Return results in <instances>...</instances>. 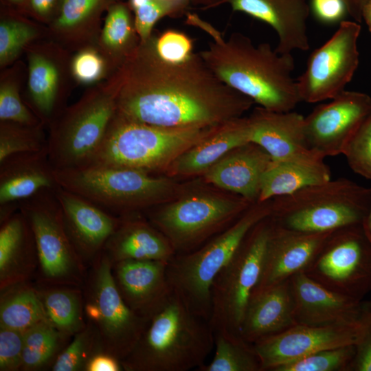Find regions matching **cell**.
<instances>
[{"mask_svg":"<svg viewBox=\"0 0 371 371\" xmlns=\"http://www.w3.org/2000/svg\"><path fill=\"white\" fill-rule=\"evenodd\" d=\"M272 225L271 216L258 223L214 278L210 319L214 333L239 335L247 305L260 278Z\"/></svg>","mask_w":371,"mask_h":371,"instance_id":"cell-11","label":"cell"},{"mask_svg":"<svg viewBox=\"0 0 371 371\" xmlns=\"http://www.w3.org/2000/svg\"><path fill=\"white\" fill-rule=\"evenodd\" d=\"M82 292L85 318L96 329L101 351L122 361L149 320L126 304L116 286L112 263L103 252L88 267Z\"/></svg>","mask_w":371,"mask_h":371,"instance_id":"cell-10","label":"cell"},{"mask_svg":"<svg viewBox=\"0 0 371 371\" xmlns=\"http://www.w3.org/2000/svg\"><path fill=\"white\" fill-rule=\"evenodd\" d=\"M297 325L289 280L252 295L239 335L246 342H256Z\"/></svg>","mask_w":371,"mask_h":371,"instance_id":"cell-29","label":"cell"},{"mask_svg":"<svg viewBox=\"0 0 371 371\" xmlns=\"http://www.w3.org/2000/svg\"><path fill=\"white\" fill-rule=\"evenodd\" d=\"M371 190V188H370ZM362 227L363 230L371 242V201L368 213L363 221Z\"/></svg>","mask_w":371,"mask_h":371,"instance_id":"cell-54","label":"cell"},{"mask_svg":"<svg viewBox=\"0 0 371 371\" xmlns=\"http://www.w3.org/2000/svg\"><path fill=\"white\" fill-rule=\"evenodd\" d=\"M222 4L269 25L278 35L275 49L278 54L309 49L307 19L311 10L306 0H218L215 7Z\"/></svg>","mask_w":371,"mask_h":371,"instance_id":"cell-24","label":"cell"},{"mask_svg":"<svg viewBox=\"0 0 371 371\" xmlns=\"http://www.w3.org/2000/svg\"><path fill=\"white\" fill-rule=\"evenodd\" d=\"M19 209L32 229L38 254L36 282L82 288L88 267L66 232L55 190L21 202Z\"/></svg>","mask_w":371,"mask_h":371,"instance_id":"cell-12","label":"cell"},{"mask_svg":"<svg viewBox=\"0 0 371 371\" xmlns=\"http://www.w3.org/2000/svg\"><path fill=\"white\" fill-rule=\"evenodd\" d=\"M140 44L134 16L128 3L117 1L106 10L98 45L119 69Z\"/></svg>","mask_w":371,"mask_h":371,"instance_id":"cell-33","label":"cell"},{"mask_svg":"<svg viewBox=\"0 0 371 371\" xmlns=\"http://www.w3.org/2000/svg\"><path fill=\"white\" fill-rule=\"evenodd\" d=\"M55 194L69 239L89 267L102 252L107 240L117 227L120 216L60 186L55 190Z\"/></svg>","mask_w":371,"mask_h":371,"instance_id":"cell-19","label":"cell"},{"mask_svg":"<svg viewBox=\"0 0 371 371\" xmlns=\"http://www.w3.org/2000/svg\"><path fill=\"white\" fill-rule=\"evenodd\" d=\"M271 201L270 216L278 225L304 232H328L362 224L371 190L346 178L330 179Z\"/></svg>","mask_w":371,"mask_h":371,"instance_id":"cell-8","label":"cell"},{"mask_svg":"<svg viewBox=\"0 0 371 371\" xmlns=\"http://www.w3.org/2000/svg\"><path fill=\"white\" fill-rule=\"evenodd\" d=\"M196 3H202V8L208 9L215 8V5L218 0H191Z\"/></svg>","mask_w":371,"mask_h":371,"instance_id":"cell-55","label":"cell"},{"mask_svg":"<svg viewBox=\"0 0 371 371\" xmlns=\"http://www.w3.org/2000/svg\"><path fill=\"white\" fill-rule=\"evenodd\" d=\"M7 4L14 7L18 12L21 13H25L26 10V6L27 3V0H4Z\"/></svg>","mask_w":371,"mask_h":371,"instance_id":"cell-53","label":"cell"},{"mask_svg":"<svg viewBox=\"0 0 371 371\" xmlns=\"http://www.w3.org/2000/svg\"><path fill=\"white\" fill-rule=\"evenodd\" d=\"M155 49L163 60L173 63H182L192 55V41L184 33L168 30L161 35L154 36Z\"/></svg>","mask_w":371,"mask_h":371,"instance_id":"cell-45","label":"cell"},{"mask_svg":"<svg viewBox=\"0 0 371 371\" xmlns=\"http://www.w3.org/2000/svg\"><path fill=\"white\" fill-rule=\"evenodd\" d=\"M319 157L273 161L265 172L258 202L291 194L331 179L330 168Z\"/></svg>","mask_w":371,"mask_h":371,"instance_id":"cell-31","label":"cell"},{"mask_svg":"<svg viewBox=\"0 0 371 371\" xmlns=\"http://www.w3.org/2000/svg\"><path fill=\"white\" fill-rule=\"evenodd\" d=\"M271 213V200L253 203L232 224L201 246L176 254L168 262L167 278L171 290L192 311L210 321L214 278L251 229Z\"/></svg>","mask_w":371,"mask_h":371,"instance_id":"cell-6","label":"cell"},{"mask_svg":"<svg viewBox=\"0 0 371 371\" xmlns=\"http://www.w3.org/2000/svg\"><path fill=\"white\" fill-rule=\"evenodd\" d=\"M0 75V122L27 125L42 123L23 99L26 66L19 60L1 70ZM43 124V123H42Z\"/></svg>","mask_w":371,"mask_h":371,"instance_id":"cell-36","label":"cell"},{"mask_svg":"<svg viewBox=\"0 0 371 371\" xmlns=\"http://www.w3.org/2000/svg\"><path fill=\"white\" fill-rule=\"evenodd\" d=\"M63 0H27L25 14L46 27L58 16Z\"/></svg>","mask_w":371,"mask_h":371,"instance_id":"cell-49","label":"cell"},{"mask_svg":"<svg viewBox=\"0 0 371 371\" xmlns=\"http://www.w3.org/2000/svg\"><path fill=\"white\" fill-rule=\"evenodd\" d=\"M304 271L334 292L363 300L371 292V242L362 224L333 231Z\"/></svg>","mask_w":371,"mask_h":371,"instance_id":"cell-13","label":"cell"},{"mask_svg":"<svg viewBox=\"0 0 371 371\" xmlns=\"http://www.w3.org/2000/svg\"><path fill=\"white\" fill-rule=\"evenodd\" d=\"M289 280L296 324L324 326L360 322L362 300L324 287L304 271Z\"/></svg>","mask_w":371,"mask_h":371,"instance_id":"cell-20","label":"cell"},{"mask_svg":"<svg viewBox=\"0 0 371 371\" xmlns=\"http://www.w3.org/2000/svg\"><path fill=\"white\" fill-rule=\"evenodd\" d=\"M68 339L49 321L41 322L24 331L21 370L36 371L52 366L66 346Z\"/></svg>","mask_w":371,"mask_h":371,"instance_id":"cell-37","label":"cell"},{"mask_svg":"<svg viewBox=\"0 0 371 371\" xmlns=\"http://www.w3.org/2000/svg\"><path fill=\"white\" fill-rule=\"evenodd\" d=\"M117 70L98 43L72 53L71 73L76 85L87 88L95 86L111 78Z\"/></svg>","mask_w":371,"mask_h":371,"instance_id":"cell-40","label":"cell"},{"mask_svg":"<svg viewBox=\"0 0 371 371\" xmlns=\"http://www.w3.org/2000/svg\"><path fill=\"white\" fill-rule=\"evenodd\" d=\"M216 126H158L128 119L116 111L100 146L85 165L164 175L180 155L209 135Z\"/></svg>","mask_w":371,"mask_h":371,"instance_id":"cell-4","label":"cell"},{"mask_svg":"<svg viewBox=\"0 0 371 371\" xmlns=\"http://www.w3.org/2000/svg\"><path fill=\"white\" fill-rule=\"evenodd\" d=\"M58 185L122 216L143 213L177 196L185 185L141 170L85 165L55 170Z\"/></svg>","mask_w":371,"mask_h":371,"instance_id":"cell-5","label":"cell"},{"mask_svg":"<svg viewBox=\"0 0 371 371\" xmlns=\"http://www.w3.org/2000/svg\"><path fill=\"white\" fill-rule=\"evenodd\" d=\"M102 252L112 265L127 260L168 262L176 254L169 240L143 213L120 216Z\"/></svg>","mask_w":371,"mask_h":371,"instance_id":"cell-26","label":"cell"},{"mask_svg":"<svg viewBox=\"0 0 371 371\" xmlns=\"http://www.w3.org/2000/svg\"><path fill=\"white\" fill-rule=\"evenodd\" d=\"M360 319L362 330L350 371H371V300H362Z\"/></svg>","mask_w":371,"mask_h":371,"instance_id":"cell-47","label":"cell"},{"mask_svg":"<svg viewBox=\"0 0 371 371\" xmlns=\"http://www.w3.org/2000/svg\"><path fill=\"white\" fill-rule=\"evenodd\" d=\"M361 330V319L357 323L324 326L297 324L253 346L261 371H273L280 366L322 350L355 346Z\"/></svg>","mask_w":371,"mask_h":371,"instance_id":"cell-17","label":"cell"},{"mask_svg":"<svg viewBox=\"0 0 371 371\" xmlns=\"http://www.w3.org/2000/svg\"><path fill=\"white\" fill-rule=\"evenodd\" d=\"M212 35L214 41L199 54L227 86L273 111H291L302 102L291 54H278L267 43L255 45L240 32L227 39L215 31Z\"/></svg>","mask_w":371,"mask_h":371,"instance_id":"cell-2","label":"cell"},{"mask_svg":"<svg viewBox=\"0 0 371 371\" xmlns=\"http://www.w3.org/2000/svg\"><path fill=\"white\" fill-rule=\"evenodd\" d=\"M49 322L70 338L87 324L82 288L34 283Z\"/></svg>","mask_w":371,"mask_h":371,"instance_id":"cell-32","label":"cell"},{"mask_svg":"<svg viewBox=\"0 0 371 371\" xmlns=\"http://www.w3.org/2000/svg\"><path fill=\"white\" fill-rule=\"evenodd\" d=\"M248 118L251 142L262 147L273 161L322 158L308 147L304 117L301 114L292 111H273L259 106Z\"/></svg>","mask_w":371,"mask_h":371,"instance_id":"cell-23","label":"cell"},{"mask_svg":"<svg viewBox=\"0 0 371 371\" xmlns=\"http://www.w3.org/2000/svg\"><path fill=\"white\" fill-rule=\"evenodd\" d=\"M38 269L32 229L18 209L0 221V291L31 281Z\"/></svg>","mask_w":371,"mask_h":371,"instance_id":"cell-27","label":"cell"},{"mask_svg":"<svg viewBox=\"0 0 371 371\" xmlns=\"http://www.w3.org/2000/svg\"><path fill=\"white\" fill-rule=\"evenodd\" d=\"M113 74L87 88L47 128V155L55 170L85 165L100 146L117 111Z\"/></svg>","mask_w":371,"mask_h":371,"instance_id":"cell-9","label":"cell"},{"mask_svg":"<svg viewBox=\"0 0 371 371\" xmlns=\"http://www.w3.org/2000/svg\"><path fill=\"white\" fill-rule=\"evenodd\" d=\"M73 337L55 359L52 371H85L91 357L101 351L96 329L89 321Z\"/></svg>","mask_w":371,"mask_h":371,"instance_id":"cell-41","label":"cell"},{"mask_svg":"<svg viewBox=\"0 0 371 371\" xmlns=\"http://www.w3.org/2000/svg\"><path fill=\"white\" fill-rule=\"evenodd\" d=\"M123 370L119 359L108 353L99 351L88 360L85 371H120Z\"/></svg>","mask_w":371,"mask_h":371,"instance_id":"cell-50","label":"cell"},{"mask_svg":"<svg viewBox=\"0 0 371 371\" xmlns=\"http://www.w3.org/2000/svg\"><path fill=\"white\" fill-rule=\"evenodd\" d=\"M46 128L42 123L0 122V161L13 154L47 150Z\"/></svg>","mask_w":371,"mask_h":371,"instance_id":"cell-39","label":"cell"},{"mask_svg":"<svg viewBox=\"0 0 371 371\" xmlns=\"http://www.w3.org/2000/svg\"><path fill=\"white\" fill-rule=\"evenodd\" d=\"M0 327L25 331L48 321L34 284L19 283L1 291Z\"/></svg>","mask_w":371,"mask_h":371,"instance_id":"cell-34","label":"cell"},{"mask_svg":"<svg viewBox=\"0 0 371 371\" xmlns=\"http://www.w3.org/2000/svg\"><path fill=\"white\" fill-rule=\"evenodd\" d=\"M128 5L134 13L135 27L141 43L153 36L156 23L166 16L182 13L187 5L172 0H128Z\"/></svg>","mask_w":371,"mask_h":371,"instance_id":"cell-43","label":"cell"},{"mask_svg":"<svg viewBox=\"0 0 371 371\" xmlns=\"http://www.w3.org/2000/svg\"><path fill=\"white\" fill-rule=\"evenodd\" d=\"M120 0H63L60 12L48 25L47 37L71 53L97 44L101 16Z\"/></svg>","mask_w":371,"mask_h":371,"instance_id":"cell-30","label":"cell"},{"mask_svg":"<svg viewBox=\"0 0 371 371\" xmlns=\"http://www.w3.org/2000/svg\"><path fill=\"white\" fill-rule=\"evenodd\" d=\"M371 113V98L344 91L328 103L317 105L304 117L308 148L325 158L342 154L348 142Z\"/></svg>","mask_w":371,"mask_h":371,"instance_id":"cell-16","label":"cell"},{"mask_svg":"<svg viewBox=\"0 0 371 371\" xmlns=\"http://www.w3.org/2000/svg\"><path fill=\"white\" fill-rule=\"evenodd\" d=\"M19 14H1L0 20V68L5 69L19 60L34 42L47 37V27Z\"/></svg>","mask_w":371,"mask_h":371,"instance_id":"cell-35","label":"cell"},{"mask_svg":"<svg viewBox=\"0 0 371 371\" xmlns=\"http://www.w3.org/2000/svg\"><path fill=\"white\" fill-rule=\"evenodd\" d=\"M362 19H363L371 32V0H368L362 10Z\"/></svg>","mask_w":371,"mask_h":371,"instance_id":"cell-52","label":"cell"},{"mask_svg":"<svg viewBox=\"0 0 371 371\" xmlns=\"http://www.w3.org/2000/svg\"><path fill=\"white\" fill-rule=\"evenodd\" d=\"M214 335V358L198 371H261L253 344L227 332H215Z\"/></svg>","mask_w":371,"mask_h":371,"instance_id":"cell-38","label":"cell"},{"mask_svg":"<svg viewBox=\"0 0 371 371\" xmlns=\"http://www.w3.org/2000/svg\"><path fill=\"white\" fill-rule=\"evenodd\" d=\"M24 332L0 327V370H21Z\"/></svg>","mask_w":371,"mask_h":371,"instance_id":"cell-46","label":"cell"},{"mask_svg":"<svg viewBox=\"0 0 371 371\" xmlns=\"http://www.w3.org/2000/svg\"><path fill=\"white\" fill-rule=\"evenodd\" d=\"M117 112L148 124L208 127L240 117L254 102L222 82L199 53L173 63L159 56L154 36L115 71Z\"/></svg>","mask_w":371,"mask_h":371,"instance_id":"cell-1","label":"cell"},{"mask_svg":"<svg viewBox=\"0 0 371 371\" xmlns=\"http://www.w3.org/2000/svg\"><path fill=\"white\" fill-rule=\"evenodd\" d=\"M333 232L310 233L295 231L283 227L273 220L262 273L252 295L304 271Z\"/></svg>","mask_w":371,"mask_h":371,"instance_id":"cell-18","label":"cell"},{"mask_svg":"<svg viewBox=\"0 0 371 371\" xmlns=\"http://www.w3.org/2000/svg\"><path fill=\"white\" fill-rule=\"evenodd\" d=\"M355 354V345L322 350L273 371H350Z\"/></svg>","mask_w":371,"mask_h":371,"instance_id":"cell-42","label":"cell"},{"mask_svg":"<svg viewBox=\"0 0 371 371\" xmlns=\"http://www.w3.org/2000/svg\"><path fill=\"white\" fill-rule=\"evenodd\" d=\"M168 262L127 260L112 265L116 286L128 307L149 320L172 290L167 278Z\"/></svg>","mask_w":371,"mask_h":371,"instance_id":"cell-22","label":"cell"},{"mask_svg":"<svg viewBox=\"0 0 371 371\" xmlns=\"http://www.w3.org/2000/svg\"><path fill=\"white\" fill-rule=\"evenodd\" d=\"M214 337L210 321L192 311L172 291L120 363L125 371L198 369L214 348Z\"/></svg>","mask_w":371,"mask_h":371,"instance_id":"cell-3","label":"cell"},{"mask_svg":"<svg viewBox=\"0 0 371 371\" xmlns=\"http://www.w3.org/2000/svg\"><path fill=\"white\" fill-rule=\"evenodd\" d=\"M309 6L314 17L325 25L340 23L349 14L344 0H310Z\"/></svg>","mask_w":371,"mask_h":371,"instance_id":"cell-48","label":"cell"},{"mask_svg":"<svg viewBox=\"0 0 371 371\" xmlns=\"http://www.w3.org/2000/svg\"><path fill=\"white\" fill-rule=\"evenodd\" d=\"M179 3H181L182 4H184L186 5H188V4L190 3V0H172Z\"/></svg>","mask_w":371,"mask_h":371,"instance_id":"cell-56","label":"cell"},{"mask_svg":"<svg viewBox=\"0 0 371 371\" xmlns=\"http://www.w3.org/2000/svg\"><path fill=\"white\" fill-rule=\"evenodd\" d=\"M348 10V14L357 22L362 21V10L368 0H344Z\"/></svg>","mask_w":371,"mask_h":371,"instance_id":"cell-51","label":"cell"},{"mask_svg":"<svg viewBox=\"0 0 371 371\" xmlns=\"http://www.w3.org/2000/svg\"><path fill=\"white\" fill-rule=\"evenodd\" d=\"M26 80L23 99L47 127L67 106L74 86L71 73L72 53L48 37L25 49Z\"/></svg>","mask_w":371,"mask_h":371,"instance_id":"cell-14","label":"cell"},{"mask_svg":"<svg viewBox=\"0 0 371 371\" xmlns=\"http://www.w3.org/2000/svg\"><path fill=\"white\" fill-rule=\"evenodd\" d=\"M249 142L248 117L229 120L217 125L209 135L180 155L164 175L174 179L202 176L229 151Z\"/></svg>","mask_w":371,"mask_h":371,"instance_id":"cell-28","label":"cell"},{"mask_svg":"<svg viewBox=\"0 0 371 371\" xmlns=\"http://www.w3.org/2000/svg\"><path fill=\"white\" fill-rule=\"evenodd\" d=\"M271 162L262 147L249 142L229 151L202 177L207 184L255 203L258 201L262 177Z\"/></svg>","mask_w":371,"mask_h":371,"instance_id":"cell-25","label":"cell"},{"mask_svg":"<svg viewBox=\"0 0 371 371\" xmlns=\"http://www.w3.org/2000/svg\"><path fill=\"white\" fill-rule=\"evenodd\" d=\"M342 155L355 172L371 180V113L350 138Z\"/></svg>","mask_w":371,"mask_h":371,"instance_id":"cell-44","label":"cell"},{"mask_svg":"<svg viewBox=\"0 0 371 371\" xmlns=\"http://www.w3.org/2000/svg\"><path fill=\"white\" fill-rule=\"evenodd\" d=\"M361 26L343 21L335 33L309 56L297 80L302 102L332 100L345 91L359 65L357 40Z\"/></svg>","mask_w":371,"mask_h":371,"instance_id":"cell-15","label":"cell"},{"mask_svg":"<svg viewBox=\"0 0 371 371\" xmlns=\"http://www.w3.org/2000/svg\"><path fill=\"white\" fill-rule=\"evenodd\" d=\"M59 186L47 151L16 153L0 161V218L19 209V204Z\"/></svg>","mask_w":371,"mask_h":371,"instance_id":"cell-21","label":"cell"},{"mask_svg":"<svg viewBox=\"0 0 371 371\" xmlns=\"http://www.w3.org/2000/svg\"><path fill=\"white\" fill-rule=\"evenodd\" d=\"M218 189L185 185L175 198L143 214L166 236L176 254L187 253L226 229L253 204Z\"/></svg>","mask_w":371,"mask_h":371,"instance_id":"cell-7","label":"cell"}]
</instances>
